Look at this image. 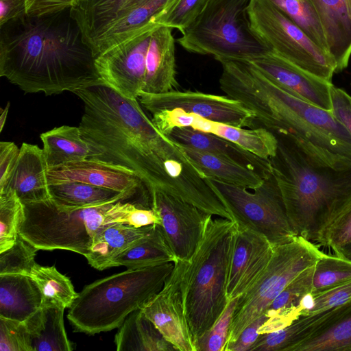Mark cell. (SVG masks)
I'll return each mask as SVG.
<instances>
[{"instance_id":"30bf717a","label":"cell","mask_w":351,"mask_h":351,"mask_svg":"<svg viewBox=\"0 0 351 351\" xmlns=\"http://www.w3.org/2000/svg\"><path fill=\"white\" fill-rule=\"evenodd\" d=\"M322 253L315 243L299 236L291 242L274 247L261 278L238 298L226 345L236 341L248 324L264 314L289 282L314 265Z\"/></svg>"},{"instance_id":"e575fe53","label":"cell","mask_w":351,"mask_h":351,"mask_svg":"<svg viewBox=\"0 0 351 351\" xmlns=\"http://www.w3.org/2000/svg\"><path fill=\"white\" fill-rule=\"evenodd\" d=\"M40 289L42 304H53L60 307L70 308L77 296L70 279L60 273L54 265L41 266L36 264L31 274Z\"/></svg>"},{"instance_id":"9c48e42d","label":"cell","mask_w":351,"mask_h":351,"mask_svg":"<svg viewBox=\"0 0 351 351\" xmlns=\"http://www.w3.org/2000/svg\"><path fill=\"white\" fill-rule=\"evenodd\" d=\"M206 179L237 227L263 235L274 247L291 242L298 237L272 172L253 192L215 179Z\"/></svg>"},{"instance_id":"f35d334b","label":"cell","mask_w":351,"mask_h":351,"mask_svg":"<svg viewBox=\"0 0 351 351\" xmlns=\"http://www.w3.org/2000/svg\"><path fill=\"white\" fill-rule=\"evenodd\" d=\"M23 210V203L13 189L0 193V253L15 243Z\"/></svg>"},{"instance_id":"3957f363","label":"cell","mask_w":351,"mask_h":351,"mask_svg":"<svg viewBox=\"0 0 351 351\" xmlns=\"http://www.w3.org/2000/svg\"><path fill=\"white\" fill-rule=\"evenodd\" d=\"M221 64V89L254 114V123L291 134L305 152L332 167H351V135L331 111L291 95L249 60Z\"/></svg>"},{"instance_id":"7bdbcfd3","label":"cell","mask_w":351,"mask_h":351,"mask_svg":"<svg viewBox=\"0 0 351 351\" xmlns=\"http://www.w3.org/2000/svg\"><path fill=\"white\" fill-rule=\"evenodd\" d=\"M0 351H32L25 322L0 317Z\"/></svg>"},{"instance_id":"f546056e","label":"cell","mask_w":351,"mask_h":351,"mask_svg":"<svg viewBox=\"0 0 351 351\" xmlns=\"http://www.w3.org/2000/svg\"><path fill=\"white\" fill-rule=\"evenodd\" d=\"M193 129L228 140L267 160L274 156L277 149L276 137L264 127L246 129L197 117Z\"/></svg>"},{"instance_id":"681fc988","label":"cell","mask_w":351,"mask_h":351,"mask_svg":"<svg viewBox=\"0 0 351 351\" xmlns=\"http://www.w3.org/2000/svg\"><path fill=\"white\" fill-rule=\"evenodd\" d=\"M332 113L351 135V96L341 88L331 85Z\"/></svg>"},{"instance_id":"7a4b0ae2","label":"cell","mask_w":351,"mask_h":351,"mask_svg":"<svg viewBox=\"0 0 351 351\" xmlns=\"http://www.w3.org/2000/svg\"><path fill=\"white\" fill-rule=\"evenodd\" d=\"M1 27L0 76L25 93L58 95L102 80L70 10Z\"/></svg>"},{"instance_id":"8992f818","label":"cell","mask_w":351,"mask_h":351,"mask_svg":"<svg viewBox=\"0 0 351 351\" xmlns=\"http://www.w3.org/2000/svg\"><path fill=\"white\" fill-rule=\"evenodd\" d=\"M173 267L170 262L128 269L85 286L67 315L74 331L93 335L119 328L162 289Z\"/></svg>"},{"instance_id":"4fadbf2b","label":"cell","mask_w":351,"mask_h":351,"mask_svg":"<svg viewBox=\"0 0 351 351\" xmlns=\"http://www.w3.org/2000/svg\"><path fill=\"white\" fill-rule=\"evenodd\" d=\"M138 99L151 114L180 109L210 121L237 127L254 125V114L241 102L228 96L173 90L158 94L143 93Z\"/></svg>"},{"instance_id":"bcb514c9","label":"cell","mask_w":351,"mask_h":351,"mask_svg":"<svg viewBox=\"0 0 351 351\" xmlns=\"http://www.w3.org/2000/svg\"><path fill=\"white\" fill-rule=\"evenodd\" d=\"M20 148L11 141L0 142V193L5 191L15 169Z\"/></svg>"},{"instance_id":"ac0fdd59","label":"cell","mask_w":351,"mask_h":351,"mask_svg":"<svg viewBox=\"0 0 351 351\" xmlns=\"http://www.w3.org/2000/svg\"><path fill=\"white\" fill-rule=\"evenodd\" d=\"M351 308V300L319 313L303 315L289 326L260 334L250 351H295L304 341L330 328Z\"/></svg>"},{"instance_id":"6da1fadb","label":"cell","mask_w":351,"mask_h":351,"mask_svg":"<svg viewBox=\"0 0 351 351\" xmlns=\"http://www.w3.org/2000/svg\"><path fill=\"white\" fill-rule=\"evenodd\" d=\"M84 103L79 128L89 159L133 171L148 193L162 191L202 210L217 195L180 145L160 132L138 99L124 97L103 81L73 92Z\"/></svg>"},{"instance_id":"e0dca14e","label":"cell","mask_w":351,"mask_h":351,"mask_svg":"<svg viewBox=\"0 0 351 351\" xmlns=\"http://www.w3.org/2000/svg\"><path fill=\"white\" fill-rule=\"evenodd\" d=\"M49 184L80 182L133 195L143 184L132 171L100 161L87 159L48 169Z\"/></svg>"},{"instance_id":"ffe728a7","label":"cell","mask_w":351,"mask_h":351,"mask_svg":"<svg viewBox=\"0 0 351 351\" xmlns=\"http://www.w3.org/2000/svg\"><path fill=\"white\" fill-rule=\"evenodd\" d=\"M172 29L170 27L158 25L152 31L147 51L146 75L143 93H163L178 88L175 40Z\"/></svg>"},{"instance_id":"7dc6e473","label":"cell","mask_w":351,"mask_h":351,"mask_svg":"<svg viewBox=\"0 0 351 351\" xmlns=\"http://www.w3.org/2000/svg\"><path fill=\"white\" fill-rule=\"evenodd\" d=\"M84 0H26V14L42 16L70 10Z\"/></svg>"},{"instance_id":"ee69618b","label":"cell","mask_w":351,"mask_h":351,"mask_svg":"<svg viewBox=\"0 0 351 351\" xmlns=\"http://www.w3.org/2000/svg\"><path fill=\"white\" fill-rule=\"evenodd\" d=\"M209 0H179L158 22L182 32L202 11Z\"/></svg>"},{"instance_id":"c3c4849f","label":"cell","mask_w":351,"mask_h":351,"mask_svg":"<svg viewBox=\"0 0 351 351\" xmlns=\"http://www.w3.org/2000/svg\"><path fill=\"white\" fill-rule=\"evenodd\" d=\"M122 223H126L136 228L160 224V219L154 210L137 206L132 203H124Z\"/></svg>"},{"instance_id":"484cf974","label":"cell","mask_w":351,"mask_h":351,"mask_svg":"<svg viewBox=\"0 0 351 351\" xmlns=\"http://www.w3.org/2000/svg\"><path fill=\"white\" fill-rule=\"evenodd\" d=\"M42 302L40 289L31 276L0 275V317L25 322Z\"/></svg>"},{"instance_id":"7402d4cb","label":"cell","mask_w":351,"mask_h":351,"mask_svg":"<svg viewBox=\"0 0 351 351\" xmlns=\"http://www.w3.org/2000/svg\"><path fill=\"white\" fill-rule=\"evenodd\" d=\"M178 1L143 0L136 5L106 29L93 51L95 58L147 28L159 25L160 19Z\"/></svg>"},{"instance_id":"db71d44e","label":"cell","mask_w":351,"mask_h":351,"mask_svg":"<svg viewBox=\"0 0 351 351\" xmlns=\"http://www.w3.org/2000/svg\"><path fill=\"white\" fill-rule=\"evenodd\" d=\"M10 103H8L7 106L4 109H1V115H0V132H1L3 129V127L5 123V121L7 119L8 110H9Z\"/></svg>"},{"instance_id":"5bb4252c","label":"cell","mask_w":351,"mask_h":351,"mask_svg":"<svg viewBox=\"0 0 351 351\" xmlns=\"http://www.w3.org/2000/svg\"><path fill=\"white\" fill-rule=\"evenodd\" d=\"M274 246L262 234L237 226L228 268L226 296L239 298L258 280L266 269Z\"/></svg>"},{"instance_id":"4dcf8cb0","label":"cell","mask_w":351,"mask_h":351,"mask_svg":"<svg viewBox=\"0 0 351 351\" xmlns=\"http://www.w3.org/2000/svg\"><path fill=\"white\" fill-rule=\"evenodd\" d=\"M118 351H175L143 311L131 313L119 327L114 337Z\"/></svg>"},{"instance_id":"8fae6325","label":"cell","mask_w":351,"mask_h":351,"mask_svg":"<svg viewBox=\"0 0 351 351\" xmlns=\"http://www.w3.org/2000/svg\"><path fill=\"white\" fill-rule=\"evenodd\" d=\"M247 13L255 34L274 53L329 82L336 73L330 55L269 0H250Z\"/></svg>"},{"instance_id":"ab89813d","label":"cell","mask_w":351,"mask_h":351,"mask_svg":"<svg viewBox=\"0 0 351 351\" xmlns=\"http://www.w3.org/2000/svg\"><path fill=\"white\" fill-rule=\"evenodd\" d=\"M38 250L19 234L10 249L0 253V275L20 274L31 276Z\"/></svg>"},{"instance_id":"836d02e7","label":"cell","mask_w":351,"mask_h":351,"mask_svg":"<svg viewBox=\"0 0 351 351\" xmlns=\"http://www.w3.org/2000/svg\"><path fill=\"white\" fill-rule=\"evenodd\" d=\"M176 261L160 226L154 224L147 236L113 258L109 267L125 266L128 269L141 268Z\"/></svg>"},{"instance_id":"277c9868","label":"cell","mask_w":351,"mask_h":351,"mask_svg":"<svg viewBox=\"0 0 351 351\" xmlns=\"http://www.w3.org/2000/svg\"><path fill=\"white\" fill-rule=\"evenodd\" d=\"M270 131L278 146L269 160L291 226L298 236L319 243L351 204V167H332L305 152L291 134Z\"/></svg>"},{"instance_id":"60d3db41","label":"cell","mask_w":351,"mask_h":351,"mask_svg":"<svg viewBox=\"0 0 351 351\" xmlns=\"http://www.w3.org/2000/svg\"><path fill=\"white\" fill-rule=\"evenodd\" d=\"M351 300V280L331 289L308 294L303 300L302 316L319 313Z\"/></svg>"},{"instance_id":"8d00e7d4","label":"cell","mask_w":351,"mask_h":351,"mask_svg":"<svg viewBox=\"0 0 351 351\" xmlns=\"http://www.w3.org/2000/svg\"><path fill=\"white\" fill-rule=\"evenodd\" d=\"M295 351H351V308L330 328L304 341Z\"/></svg>"},{"instance_id":"4316f807","label":"cell","mask_w":351,"mask_h":351,"mask_svg":"<svg viewBox=\"0 0 351 351\" xmlns=\"http://www.w3.org/2000/svg\"><path fill=\"white\" fill-rule=\"evenodd\" d=\"M154 226L136 228L126 223H110L97 234L85 258L97 269L108 268L113 258L147 236Z\"/></svg>"},{"instance_id":"b9f144b4","label":"cell","mask_w":351,"mask_h":351,"mask_svg":"<svg viewBox=\"0 0 351 351\" xmlns=\"http://www.w3.org/2000/svg\"><path fill=\"white\" fill-rule=\"evenodd\" d=\"M238 298L229 301L213 326L195 342L196 351H224Z\"/></svg>"},{"instance_id":"f6af8a7d","label":"cell","mask_w":351,"mask_h":351,"mask_svg":"<svg viewBox=\"0 0 351 351\" xmlns=\"http://www.w3.org/2000/svg\"><path fill=\"white\" fill-rule=\"evenodd\" d=\"M351 241V204L326 231L319 244L332 250Z\"/></svg>"},{"instance_id":"52a82bcc","label":"cell","mask_w":351,"mask_h":351,"mask_svg":"<svg viewBox=\"0 0 351 351\" xmlns=\"http://www.w3.org/2000/svg\"><path fill=\"white\" fill-rule=\"evenodd\" d=\"M64 209L51 199L23 204L19 234L39 250H66L86 256L97 234L106 226L121 222V203Z\"/></svg>"},{"instance_id":"f1b7e54d","label":"cell","mask_w":351,"mask_h":351,"mask_svg":"<svg viewBox=\"0 0 351 351\" xmlns=\"http://www.w3.org/2000/svg\"><path fill=\"white\" fill-rule=\"evenodd\" d=\"M192 164L205 178L254 190L263 181L255 171L226 158L180 145Z\"/></svg>"},{"instance_id":"d6986e66","label":"cell","mask_w":351,"mask_h":351,"mask_svg":"<svg viewBox=\"0 0 351 351\" xmlns=\"http://www.w3.org/2000/svg\"><path fill=\"white\" fill-rule=\"evenodd\" d=\"M322 25L336 73L346 69L351 57V0H311Z\"/></svg>"},{"instance_id":"816d5d0a","label":"cell","mask_w":351,"mask_h":351,"mask_svg":"<svg viewBox=\"0 0 351 351\" xmlns=\"http://www.w3.org/2000/svg\"><path fill=\"white\" fill-rule=\"evenodd\" d=\"M26 14V0H0V26Z\"/></svg>"},{"instance_id":"d590c367","label":"cell","mask_w":351,"mask_h":351,"mask_svg":"<svg viewBox=\"0 0 351 351\" xmlns=\"http://www.w3.org/2000/svg\"><path fill=\"white\" fill-rule=\"evenodd\" d=\"M269 1L300 27L317 46L328 53L325 36L311 0Z\"/></svg>"},{"instance_id":"d6a6232c","label":"cell","mask_w":351,"mask_h":351,"mask_svg":"<svg viewBox=\"0 0 351 351\" xmlns=\"http://www.w3.org/2000/svg\"><path fill=\"white\" fill-rule=\"evenodd\" d=\"M51 201L64 209L93 207L123 201L132 195L127 193L80 182L49 184Z\"/></svg>"},{"instance_id":"83f0119b","label":"cell","mask_w":351,"mask_h":351,"mask_svg":"<svg viewBox=\"0 0 351 351\" xmlns=\"http://www.w3.org/2000/svg\"><path fill=\"white\" fill-rule=\"evenodd\" d=\"M65 308L53 304H42L40 308L25 321L32 351H71L74 344L66 336L64 325Z\"/></svg>"},{"instance_id":"d4e9b609","label":"cell","mask_w":351,"mask_h":351,"mask_svg":"<svg viewBox=\"0 0 351 351\" xmlns=\"http://www.w3.org/2000/svg\"><path fill=\"white\" fill-rule=\"evenodd\" d=\"M314 265L298 275L271 303L259 334L283 328L302 316L303 300L312 292Z\"/></svg>"},{"instance_id":"74e56055","label":"cell","mask_w":351,"mask_h":351,"mask_svg":"<svg viewBox=\"0 0 351 351\" xmlns=\"http://www.w3.org/2000/svg\"><path fill=\"white\" fill-rule=\"evenodd\" d=\"M351 280V262L323 252L314 265L311 293L323 291Z\"/></svg>"},{"instance_id":"9a60e30c","label":"cell","mask_w":351,"mask_h":351,"mask_svg":"<svg viewBox=\"0 0 351 351\" xmlns=\"http://www.w3.org/2000/svg\"><path fill=\"white\" fill-rule=\"evenodd\" d=\"M141 309L177 350L196 351L185 315L177 261L162 289Z\"/></svg>"},{"instance_id":"cb8c5ba5","label":"cell","mask_w":351,"mask_h":351,"mask_svg":"<svg viewBox=\"0 0 351 351\" xmlns=\"http://www.w3.org/2000/svg\"><path fill=\"white\" fill-rule=\"evenodd\" d=\"M142 1L84 0L70 9V15L79 26L84 42L93 51L106 29Z\"/></svg>"},{"instance_id":"f5cc1de1","label":"cell","mask_w":351,"mask_h":351,"mask_svg":"<svg viewBox=\"0 0 351 351\" xmlns=\"http://www.w3.org/2000/svg\"><path fill=\"white\" fill-rule=\"evenodd\" d=\"M335 255L351 262V241L333 250Z\"/></svg>"},{"instance_id":"f907efd6","label":"cell","mask_w":351,"mask_h":351,"mask_svg":"<svg viewBox=\"0 0 351 351\" xmlns=\"http://www.w3.org/2000/svg\"><path fill=\"white\" fill-rule=\"evenodd\" d=\"M267 319L265 313L263 314L250 324L240 333L236 341L228 343L224 351H249L259 336L258 330Z\"/></svg>"},{"instance_id":"44dd1931","label":"cell","mask_w":351,"mask_h":351,"mask_svg":"<svg viewBox=\"0 0 351 351\" xmlns=\"http://www.w3.org/2000/svg\"><path fill=\"white\" fill-rule=\"evenodd\" d=\"M180 145L208 152L245 167L267 178L271 173L269 160L262 158L241 146L213 134L189 128H175L167 135Z\"/></svg>"},{"instance_id":"2e32d148","label":"cell","mask_w":351,"mask_h":351,"mask_svg":"<svg viewBox=\"0 0 351 351\" xmlns=\"http://www.w3.org/2000/svg\"><path fill=\"white\" fill-rule=\"evenodd\" d=\"M249 61L291 95L326 110H332V83L300 69L272 51Z\"/></svg>"},{"instance_id":"ba28073f","label":"cell","mask_w":351,"mask_h":351,"mask_svg":"<svg viewBox=\"0 0 351 351\" xmlns=\"http://www.w3.org/2000/svg\"><path fill=\"white\" fill-rule=\"evenodd\" d=\"M250 0H209L181 32L186 51L226 60H251L271 50L255 34L248 19Z\"/></svg>"},{"instance_id":"7c38bea8","label":"cell","mask_w":351,"mask_h":351,"mask_svg":"<svg viewBox=\"0 0 351 351\" xmlns=\"http://www.w3.org/2000/svg\"><path fill=\"white\" fill-rule=\"evenodd\" d=\"M149 195L151 207L160 219L159 226L176 260L189 261L212 215L162 191L154 190Z\"/></svg>"},{"instance_id":"603a6c76","label":"cell","mask_w":351,"mask_h":351,"mask_svg":"<svg viewBox=\"0 0 351 351\" xmlns=\"http://www.w3.org/2000/svg\"><path fill=\"white\" fill-rule=\"evenodd\" d=\"M48 169L43 149L23 143L7 189H13L23 204L51 199Z\"/></svg>"},{"instance_id":"1f68e13d","label":"cell","mask_w":351,"mask_h":351,"mask_svg":"<svg viewBox=\"0 0 351 351\" xmlns=\"http://www.w3.org/2000/svg\"><path fill=\"white\" fill-rule=\"evenodd\" d=\"M49 169L65 163L87 160L91 155L88 143L79 127L62 125L40 135Z\"/></svg>"},{"instance_id":"5b68a950","label":"cell","mask_w":351,"mask_h":351,"mask_svg":"<svg viewBox=\"0 0 351 351\" xmlns=\"http://www.w3.org/2000/svg\"><path fill=\"white\" fill-rule=\"evenodd\" d=\"M236 228L234 221L210 215L191 259L176 260L180 268L185 315L195 346L219 319L229 302L226 280Z\"/></svg>"}]
</instances>
